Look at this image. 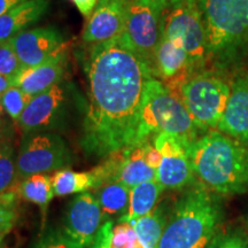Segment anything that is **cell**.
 <instances>
[{
  "label": "cell",
  "mask_w": 248,
  "mask_h": 248,
  "mask_svg": "<svg viewBox=\"0 0 248 248\" xmlns=\"http://www.w3.org/2000/svg\"><path fill=\"white\" fill-rule=\"evenodd\" d=\"M208 248H248V235L240 228L225 229L216 234Z\"/></svg>",
  "instance_id": "obj_30"
},
{
  "label": "cell",
  "mask_w": 248,
  "mask_h": 248,
  "mask_svg": "<svg viewBox=\"0 0 248 248\" xmlns=\"http://www.w3.org/2000/svg\"><path fill=\"white\" fill-rule=\"evenodd\" d=\"M163 11L153 0H128L120 38L153 69L154 55L162 35ZM154 73V70H153Z\"/></svg>",
  "instance_id": "obj_8"
},
{
  "label": "cell",
  "mask_w": 248,
  "mask_h": 248,
  "mask_svg": "<svg viewBox=\"0 0 248 248\" xmlns=\"http://www.w3.org/2000/svg\"><path fill=\"white\" fill-rule=\"evenodd\" d=\"M52 178L54 197H64L75 193H83L92 190L93 177L91 171H74L70 169H60L54 171Z\"/></svg>",
  "instance_id": "obj_24"
},
{
  "label": "cell",
  "mask_w": 248,
  "mask_h": 248,
  "mask_svg": "<svg viewBox=\"0 0 248 248\" xmlns=\"http://www.w3.org/2000/svg\"><path fill=\"white\" fill-rule=\"evenodd\" d=\"M29 248H75L68 240L61 229L54 226H44L38 237L32 241Z\"/></svg>",
  "instance_id": "obj_29"
},
{
  "label": "cell",
  "mask_w": 248,
  "mask_h": 248,
  "mask_svg": "<svg viewBox=\"0 0 248 248\" xmlns=\"http://www.w3.org/2000/svg\"><path fill=\"white\" fill-rule=\"evenodd\" d=\"M6 235H0V248H4V241H5Z\"/></svg>",
  "instance_id": "obj_36"
},
{
  "label": "cell",
  "mask_w": 248,
  "mask_h": 248,
  "mask_svg": "<svg viewBox=\"0 0 248 248\" xmlns=\"http://www.w3.org/2000/svg\"><path fill=\"white\" fill-rule=\"evenodd\" d=\"M191 64L192 62L184 48L161 35L154 55L153 70L156 71L163 79L175 80L176 84H178Z\"/></svg>",
  "instance_id": "obj_19"
},
{
  "label": "cell",
  "mask_w": 248,
  "mask_h": 248,
  "mask_svg": "<svg viewBox=\"0 0 248 248\" xmlns=\"http://www.w3.org/2000/svg\"><path fill=\"white\" fill-rule=\"evenodd\" d=\"M29 94L23 92L22 90L18 89L17 86H11L7 91L4 93L0 101H1L2 107L7 111V114L11 116V119L14 121L20 120L21 115L26 109L29 102L31 101Z\"/></svg>",
  "instance_id": "obj_27"
},
{
  "label": "cell",
  "mask_w": 248,
  "mask_h": 248,
  "mask_svg": "<svg viewBox=\"0 0 248 248\" xmlns=\"http://www.w3.org/2000/svg\"><path fill=\"white\" fill-rule=\"evenodd\" d=\"M75 4L79 13L84 17H89L92 14L93 9L95 8L98 0H71Z\"/></svg>",
  "instance_id": "obj_32"
},
{
  "label": "cell",
  "mask_w": 248,
  "mask_h": 248,
  "mask_svg": "<svg viewBox=\"0 0 248 248\" xmlns=\"http://www.w3.org/2000/svg\"><path fill=\"white\" fill-rule=\"evenodd\" d=\"M70 89L66 83L59 82L47 91L31 99L17 123L22 131L51 132L63 124L70 104Z\"/></svg>",
  "instance_id": "obj_11"
},
{
  "label": "cell",
  "mask_w": 248,
  "mask_h": 248,
  "mask_svg": "<svg viewBox=\"0 0 248 248\" xmlns=\"http://www.w3.org/2000/svg\"><path fill=\"white\" fill-rule=\"evenodd\" d=\"M247 225H248V216H247Z\"/></svg>",
  "instance_id": "obj_37"
},
{
  "label": "cell",
  "mask_w": 248,
  "mask_h": 248,
  "mask_svg": "<svg viewBox=\"0 0 248 248\" xmlns=\"http://www.w3.org/2000/svg\"><path fill=\"white\" fill-rule=\"evenodd\" d=\"M23 67H33L64 53L66 42L55 28L27 29L8 40Z\"/></svg>",
  "instance_id": "obj_14"
},
{
  "label": "cell",
  "mask_w": 248,
  "mask_h": 248,
  "mask_svg": "<svg viewBox=\"0 0 248 248\" xmlns=\"http://www.w3.org/2000/svg\"><path fill=\"white\" fill-rule=\"evenodd\" d=\"M198 181L218 195L248 192V146L218 130H208L187 147Z\"/></svg>",
  "instance_id": "obj_2"
},
{
  "label": "cell",
  "mask_w": 248,
  "mask_h": 248,
  "mask_svg": "<svg viewBox=\"0 0 248 248\" xmlns=\"http://www.w3.org/2000/svg\"><path fill=\"white\" fill-rule=\"evenodd\" d=\"M22 67L8 40L0 42V74L13 77Z\"/></svg>",
  "instance_id": "obj_31"
},
{
  "label": "cell",
  "mask_w": 248,
  "mask_h": 248,
  "mask_svg": "<svg viewBox=\"0 0 248 248\" xmlns=\"http://www.w3.org/2000/svg\"><path fill=\"white\" fill-rule=\"evenodd\" d=\"M16 192L21 199L35 203L42 212L43 228L46 225L48 204L53 199L54 192L52 187V178L47 173H37L22 179L16 185Z\"/></svg>",
  "instance_id": "obj_21"
},
{
  "label": "cell",
  "mask_w": 248,
  "mask_h": 248,
  "mask_svg": "<svg viewBox=\"0 0 248 248\" xmlns=\"http://www.w3.org/2000/svg\"><path fill=\"white\" fill-rule=\"evenodd\" d=\"M27 0H0V16Z\"/></svg>",
  "instance_id": "obj_33"
},
{
  "label": "cell",
  "mask_w": 248,
  "mask_h": 248,
  "mask_svg": "<svg viewBox=\"0 0 248 248\" xmlns=\"http://www.w3.org/2000/svg\"><path fill=\"white\" fill-rule=\"evenodd\" d=\"M171 210L166 204H159L150 214L131 223L145 248H157Z\"/></svg>",
  "instance_id": "obj_23"
},
{
  "label": "cell",
  "mask_w": 248,
  "mask_h": 248,
  "mask_svg": "<svg viewBox=\"0 0 248 248\" xmlns=\"http://www.w3.org/2000/svg\"><path fill=\"white\" fill-rule=\"evenodd\" d=\"M128 0H98L88 17L83 40L89 45H98L120 38L125 21Z\"/></svg>",
  "instance_id": "obj_15"
},
{
  "label": "cell",
  "mask_w": 248,
  "mask_h": 248,
  "mask_svg": "<svg viewBox=\"0 0 248 248\" xmlns=\"http://www.w3.org/2000/svg\"><path fill=\"white\" fill-rule=\"evenodd\" d=\"M153 144L161 154L156 181L164 190H184L198 181L188 157L187 145L166 132L157 133Z\"/></svg>",
  "instance_id": "obj_13"
},
{
  "label": "cell",
  "mask_w": 248,
  "mask_h": 248,
  "mask_svg": "<svg viewBox=\"0 0 248 248\" xmlns=\"http://www.w3.org/2000/svg\"><path fill=\"white\" fill-rule=\"evenodd\" d=\"M217 130L241 142H248V75L237 78Z\"/></svg>",
  "instance_id": "obj_17"
},
{
  "label": "cell",
  "mask_w": 248,
  "mask_h": 248,
  "mask_svg": "<svg viewBox=\"0 0 248 248\" xmlns=\"http://www.w3.org/2000/svg\"><path fill=\"white\" fill-rule=\"evenodd\" d=\"M222 200L197 181L173 204L157 248H208L221 231Z\"/></svg>",
  "instance_id": "obj_3"
},
{
  "label": "cell",
  "mask_w": 248,
  "mask_h": 248,
  "mask_svg": "<svg viewBox=\"0 0 248 248\" xmlns=\"http://www.w3.org/2000/svg\"><path fill=\"white\" fill-rule=\"evenodd\" d=\"M48 8V0H27L0 16V42H6L27 30L42 18Z\"/></svg>",
  "instance_id": "obj_18"
},
{
  "label": "cell",
  "mask_w": 248,
  "mask_h": 248,
  "mask_svg": "<svg viewBox=\"0 0 248 248\" xmlns=\"http://www.w3.org/2000/svg\"><path fill=\"white\" fill-rule=\"evenodd\" d=\"M164 187L159 182H144L130 188L129 209L119 222L133 223L140 217L147 215L157 206V201Z\"/></svg>",
  "instance_id": "obj_20"
},
{
  "label": "cell",
  "mask_w": 248,
  "mask_h": 248,
  "mask_svg": "<svg viewBox=\"0 0 248 248\" xmlns=\"http://www.w3.org/2000/svg\"><path fill=\"white\" fill-rule=\"evenodd\" d=\"M208 54L228 55L248 42V0H197Z\"/></svg>",
  "instance_id": "obj_5"
},
{
  "label": "cell",
  "mask_w": 248,
  "mask_h": 248,
  "mask_svg": "<svg viewBox=\"0 0 248 248\" xmlns=\"http://www.w3.org/2000/svg\"><path fill=\"white\" fill-rule=\"evenodd\" d=\"M171 90L182 99L201 132L217 129L231 94V86L225 80L213 75H198L183 79Z\"/></svg>",
  "instance_id": "obj_6"
},
{
  "label": "cell",
  "mask_w": 248,
  "mask_h": 248,
  "mask_svg": "<svg viewBox=\"0 0 248 248\" xmlns=\"http://www.w3.org/2000/svg\"><path fill=\"white\" fill-rule=\"evenodd\" d=\"M12 86V77L4 76L0 74V99H1L4 93Z\"/></svg>",
  "instance_id": "obj_35"
},
{
  "label": "cell",
  "mask_w": 248,
  "mask_h": 248,
  "mask_svg": "<svg viewBox=\"0 0 248 248\" xmlns=\"http://www.w3.org/2000/svg\"><path fill=\"white\" fill-rule=\"evenodd\" d=\"M84 69L89 106L82 147L98 159L138 145L139 115L153 69L121 38L92 45Z\"/></svg>",
  "instance_id": "obj_1"
},
{
  "label": "cell",
  "mask_w": 248,
  "mask_h": 248,
  "mask_svg": "<svg viewBox=\"0 0 248 248\" xmlns=\"http://www.w3.org/2000/svg\"><path fill=\"white\" fill-rule=\"evenodd\" d=\"M17 179L16 160L12 147L4 146L0 148V194L14 190Z\"/></svg>",
  "instance_id": "obj_25"
},
{
  "label": "cell",
  "mask_w": 248,
  "mask_h": 248,
  "mask_svg": "<svg viewBox=\"0 0 248 248\" xmlns=\"http://www.w3.org/2000/svg\"><path fill=\"white\" fill-rule=\"evenodd\" d=\"M16 188L0 194V235H7L13 229L17 219V200Z\"/></svg>",
  "instance_id": "obj_26"
},
{
  "label": "cell",
  "mask_w": 248,
  "mask_h": 248,
  "mask_svg": "<svg viewBox=\"0 0 248 248\" xmlns=\"http://www.w3.org/2000/svg\"><path fill=\"white\" fill-rule=\"evenodd\" d=\"M102 223L100 204L94 194L88 191L75 195L68 203L61 230L75 248H89Z\"/></svg>",
  "instance_id": "obj_12"
},
{
  "label": "cell",
  "mask_w": 248,
  "mask_h": 248,
  "mask_svg": "<svg viewBox=\"0 0 248 248\" xmlns=\"http://www.w3.org/2000/svg\"><path fill=\"white\" fill-rule=\"evenodd\" d=\"M162 11H166L167 8H173L179 4H182L184 0H153Z\"/></svg>",
  "instance_id": "obj_34"
},
{
  "label": "cell",
  "mask_w": 248,
  "mask_h": 248,
  "mask_svg": "<svg viewBox=\"0 0 248 248\" xmlns=\"http://www.w3.org/2000/svg\"><path fill=\"white\" fill-rule=\"evenodd\" d=\"M64 53L49 59L38 66L22 67L12 77V86H17L33 98L61 82L64 75Z\"/></svg>",
  "instance_id": "obj_16"
},
{
  "label": "cell",
  "mask_w": 248,
  "mask_h": 248,
  "mask_svg": "<svg viewBox=\"0 0 248 248\" xmlns=\"http://www.w3.org/2000/svg\"><path fill=\"white\" fill-rule=\"evenodd\" d=\"M144 145L145 141L115 152L108 155L99 166L90 170L93 177L92 190L113 182L131 188L140 183L155 181L156 170L145 160Z\"/></svg>",
  "instance_id": "obj_10"
},
{
  "label": "cell",
  "mask_w": 248,
  "mask_h": 248,
  "mask_svg": "<svg viewBox=\"0 0 248 248\" xmlns=\"http://www.w3.org/2000/svg\"><path fill=\"white\" fill-rule=\"evenodd\" d=\"M162 35L184 48L192 63L208 54L203 21L197 0H184L162 16Z\"/></svg>",
  "instance_id": "obj_9"
},
{
  "label": "cell",
  "mask_w": 248,
  "mask_h": 248,
  "mask_svg": "<svg viewBox=\"0 0 248 248\" xmlns=\"http://www.w3.org/2000/svg\"><path fill=\"white\" fill-rule=\"evenodd\" d=\"M97 198L104 216V222L110 221V217H123L129 209L130 188L121 183H107L92 190Z\"/></svg>",
  "instance_id": "obj_22"
},
{
  "label": "cell",
  "mask_w": 248,
  "mask_h": 248,
  "mask_svg": "<svg viewBox=\"0 0 248 248\" xmlns=\"http://www.w3.org/2000/svg\"><path fill=\"white\" fill-rule=\"evenodd\" d=\"M169 133L190 146L200 136V130L183 104L169 86L151 77L145 86L139 115L138 145L150 140L157 133Z\"/></svg>",
  "instance_id": "obj_4"
},
{
  "label": "cell",
  "mask_w": 248,
  "mask_h": 248,
  "mask_svg": "<svg viewBox=\"0 0 248 248\" xmlns=\"http://www.w3.org/2000/svg\"><path fill=\"white\" fill-rule=\"evenodd\" d=\"M71 157L66 141L57 133H27L16 156L17 179L66 169Z\"/></svg>",
  "instance_id": "obj_7"
},
{
  "label": "cell",
  "mask_w": 248,
  "mask_h": 248,
  "mask_svg": "<svg viewBox=\"0 0 248 248\" xmlns=\"http://www.w3.org/2000/svg\"><path fill=\"white\" fill-rule=\"evenodd\" d=\"M110 248H145L130 223L119 222L114 225Z\"/></svg>",
  "instance_id": "obj_28"
}]
</instances>
